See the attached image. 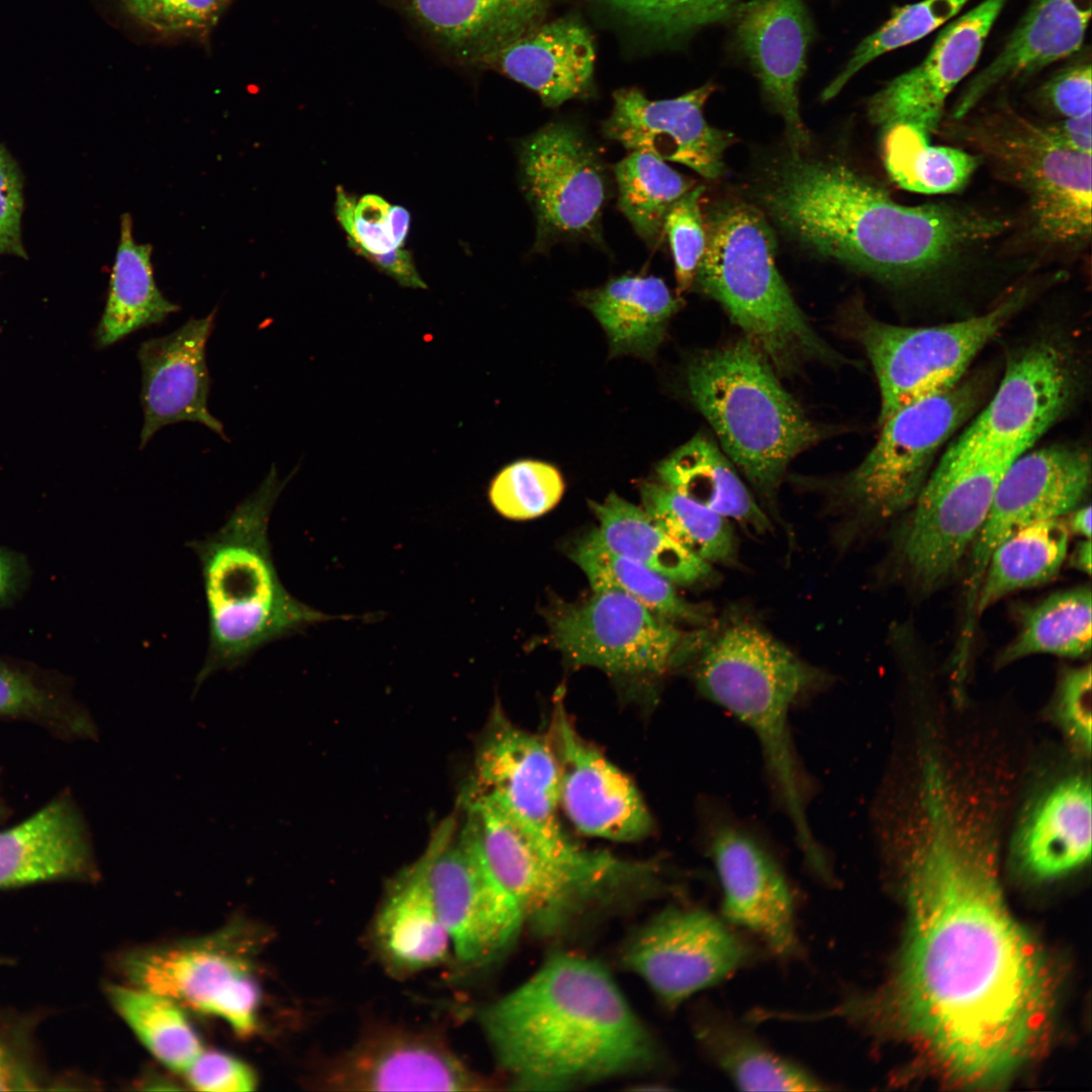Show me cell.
<instances>
[{"label":"cell","mask_w":1092,"mask_h":1092,"mask_svg":"<svg viewBox=\"0 0 1092 1092\" xmlns=\"http://www.w3.org/2000/svg\"><path fill=\"white\" fill-rule=\"evenodd\" d=\"M907 878L909 928L883 993L850 997L826 1018L896 1026L949 1078L990 1086L1035 1052L1052 1016L1050 965L1005 904L991 842L951 798H922Z\"/></svg>","instance_id":"obj_1"},{"label":"cell","mask_w":1092,"mask_h":1092,"mask_svg":"<svg viewBox=\"0 0 1092 1092\" xmlns=\"http://www.w3.org/2000/svg\"><path fill=\"white\" fill-rule=\"evenodd\" d=\"M791 148L765 168L757 197L803 247L882 282L930 279L987 250L1011 218L953 203L909 206L847 162Z\"/></svg>","instance_id":"obj_2"},{"label":"cell","mask_w":1092,"mask_h":1092,"mask_svg":"<svg viewBox=\"0 0 1092 1092\" xmlns=\"http://www.w3.org/2000/svg\"><path fill=\"white\" fill-rule=\"evenodd\" d=\"M478 1020L516 1088L557 1090L646 1069L655 1043L609 973L576 956L550 958Z\"/></svg>","instance_id":"obj_3"},{"label":"cell","mask_w":1092,"mask_h":1092,"mask_svg":"<svg viewBox=\"0 0 1092 1092\" xmlns=\"http://www.w3.org/2000/svg\"><path fill=\"white\" fill-rule=\"evenodd\" d=\"M295 472L281 480L273 464L216 531L186 544L199 561L208 626L195 691L213 673L242 666L266 645L333 619L289 594L273 560L271 513Z\"/></svg>","instance_id":"obj_4"},{"label":"cell","mask_w":1092,"mask_h":1092,"mask_svg":"<svg viewBox=\"0 0 1092 1092\" xmlns=\"http://www.w3.org/2000/svg\"><path fill=\"white\" fill-rule=\"evenodd\" d=\"M460 827L485 868L513 898L524 925L541 935L566 930L598 906L662 888L656 861L581 846L546 849L482 800L461 797Z\"/></svg>","instance_id":"obj_5"},{"label":"cell","mask_w":1092,"mask_h":1092,"mask_svg":"<svg viewBox=\"0 0 1092 1092\" xmlns=\"http://www.w3.org/2000/svg\"><path fill=\"white\" fill-rule=\"evenodd\" d=\"M690 395L774 517L790 463L825 433L783 387L778 373L746 337L691 359Z\"/></svg>","instance_id":"obj_6"},{"label":"cell","mask_w":1092,"mask_h":1092,"mask_svg":"<svg viewBox=\"0 0 1092 1092\" xmlns=\"http://www.w3.org/2000/svg\"><path fill=\"white\" fill-rule=\"evenodd\" d=\"M707 244L695 284L718 301L778 375L843 357L809 324L776 265V239L755 205L729 200L705 219Z\"/></svg>","instance_id":"obj_7"},{"label":"cell","mask_w":1092,"mask_h":1092,"mask_svg":"<svg viewBox=\"0 0 1092 1092\" xmlns=\"http://www.w3.org/2000/svg\"><path fill=\"white\" fill-rule=\"evenodd\" d=\"M938 130L1022 194L1025 233L1036 247L1069 255L1089 246L1091 155L1061 146L1041 122L1013 112L966 115Z\"/></svg>","instance_id":"obj_8"},{"label":"cell","mask_w":1092,"mask_h":1092,"mask_svg":"<svg viewBox=\"0 0 1092 1092\" xmlns=\"http://www.w3.org/2000/svg\"><path fill=\"white\" fill-rule=\"evenodd\" d=\"M687 662L703 697L721 706L762 739L789 729L793 707L829 682L762 625L739 614L695 630Z\"/></svg>","instance_id":"obj_9"},{"label":"cell","mask_w":1092,"mask_h":1092,"mask_svg":"<svg viewBox=\"0 0 1092 1092\" xmlns=\"http://www.w3.org/2000/svg\"><path fill=\"white\" fill-rule=\"evenodd\" d=\"M982 387L978 379L961 380L880 423L881 434L866 458L830 485L831 507L842 517L840 537L847 541L912 507L936 453L978 406Z\"/></svg>","instance_id":"obj_10"},{"label":"cell","mask_w":1092,"mask_h":1092,"mask_svg":"<svg viewBox=\"0 0 1092 1092\" xmlns=\"http://www.w3.org/2000/svg\"><path fill=\"white\" fill-rule=\"evenodd\" d=\"M1030 293L1029 286H1019L982 314L934 326H898L862 316L856 334L878 380L880 423L897 410L960 382L973 359L1021 309Z\"/></svg>","instance_id":"obj_11"},{"label":"cell","mask_w":1092,"mask_h":1092,"mask_svg":"<svg viewBox=\"0 0 1092 1092\" xmlns=\"http://www.w3.org/2000/svg\"><path fill=\"white\" fill-rule=\"evenodd\" d=\"M547 622L553 645L569 663L636 682L686 663L695 636L617 592H595L575 604L557 602Z\"/></svg>","instance_id":"obj_12"},{"label":"cell","mask_w":1092,"mask_h":1092,"mask_svg":"<svg viewBox=\"0 0 1092 1092\" xmlns=\"http://www.w3.org/2000/svg\"><path fill=\"white\" fill-rule=\"evenodd\" d=\"M518 158L521 189L536 219L535 252L562 241L603 245L608 174L583 131L565 121L547 123L521 142Z\"/></svg>","instance_id":"obj_13"},{"label":"cell","mask_w":1092,"mask_h":1092,"mask_svg":"<svg viewBox=\"0 0 1092 1092\" xmlns=\"http://www.w3.org/2000/svg\"><path fill=\"white\" fill-rule=\"evenodd\" d=\"M242 937L233 930L136 950L122 959L121 969L134 986L218 1017L248 1036L257 1028L262 995Z\"/></svg>","instance_id":"obj_14"},{"label":"cell","mask_w":1092,"mask_h":1092,"mask_svg":"<svg viewBox=\"0 0 1092 1092\" xmlns=\"http://www.w3.org/2000/svg\"><path fill=\"white\" fill-rule=\"evenodd\" d=\"M461 796L492 805L545 848L568 851L580 844L559 818L558 767L546 735L518 727L499 708L478 740Z\"/></svg>","instance_id":"obj_15"},{"label":"cell","mask_w":1092,"mask_h":1092,"mask_svg":"<svg viewBox=\"0 0 1092 1092\" xmlns=\"http://www.w3.org/2000/svg\"><path fill=\"white\" fill-rule=\"evenodd\" d=\"M436 908L456 958L479 967L517 939L523 917L463 835L459 817L438 825L426 849Z\"/></svg>","instance_id":"obj_16"},{"label":"cell","mask_w":1092,"mask_h":1092,"mask_svg":"<svg viewBox=\"0 0 1092 1092\" xmlns=\"http://www.w3.org/2000/svg\"><path fill=\"white\" fill-rule=\"evenodd\" d=\"M1074 388L1068 355L1035 343L1010 360L994 395L947 450L1013 461L1058 421Z\"/></svg>","instance_id":"obj_17"},{"label":"cell","mask_w":1092,"mask_h":1092,"mask_svg":"<svg viewBox=\"0 0 1092 1092\" xmlns=\"http://www.w3.org/2000/svg\"><path fill=\"white\" fill-rule=\"evenodd\" d=\"M1090 483L1091 458L1083 448L1050 446L1027 450L1009 464L970 547L964 633L973 631L978 589L994 549L1023 527L1065 517L1081 506Z\"/></svg>","instance_id":"obj_18"},{"label":"cell","mask_w":1092,"mask_h":1092,"mask_svg":"<svg viewBox=\"0 0 1092 1092\" xmlns=\"http://www.w3.org/2000/svg\"><path fill=\"white\" fill-rule=\"evenodd\" d=\"M750 948L722 921L700 909L669 908L631 939L626 965L670 1005L741 968Z\"/></svg>","instance_id":"obj_19"},{"label":"cell","mask_w":1092,"mask_h":1092,"mask_svg":"<svg viewBox=\"0 0 1092 1092\" xmlns=\"http://www.w3.org/2000/svg\"><path fill=\"white\" fill-rule=\"evenodd\" d=\"M314 1083L329 1091H476L486 1082L437 1034L369 1027L349 1050L325 1060Z\"/></svg>","instance_id":"obj_20"},{"label":"cell","mask_w":1092,"mask_h":1092,"mask_svg":"<svg viewBox=\"0 0 1092 1092\" xmlns=\"http://www.w3.org/2000/svg\"><path fill=\"white\" fill-rule=\"evenodd\" d=\"M546 737L557 762L560 808L580 833L631 842L652 832V817L636 786L580 735L560 697Z\"/></svg>","instance_id":"obj_21"},{"label":"cell","mask_w":1092,"mask_h":1092,"mask_svg":"<svg viewBox=\"0 0 1092 1092\" xmlns=\"http://www.w3.org/2000/svg\"><path fill=\"white\" fill-rule=\"evenodd\" d=\"M714 91L715 86L707 83L675 98L650 100L637 88L619 89L613 94V109L602 132L630 152H647L717 179L735 136L711 126L704 116V106Z\"/></svg>","instance_id":"obj_22"},{"label":"cell","mask_w":1092,"mask_h":1092,"mask_svg":"<svg viewBox=\"0 0 1092 1092\" xmlns=\"http://www.w3.org/2000/svg\"><path fill=\"white\" fill-rule=\"evenodd\" d=\"M1006 1L985 0L945 26L919 65L871 97L870 121L881 129L910 124L928 136L938 131L946 98L976 66Z\"/></svg>","instance_id":"obj_23"},{"label":"cell","mask_w":1092,"mask_h":1092,"mask_svg":"<svg viewBox=\"0 0 1092 1092\" xmlns=\"http://www.w3.org/2000/svg\"><path fill=\"white\" fill-rule=\"evenodd\" d=\"M708 851L721 884L726 919L758 936L776 954H795L799 943L793 896L769 851L729 823L712 828Z\"/></svg>","instance_id":"obj_24"},{"label":"cell","mask_w":1092,"mask_h":1092,"mask_svg":"<svg viewBox=\"0 0 1092 1092\" xmlns=\"http://www.w3.org/2000/svg\"><path fill=\"white\" fill-rule=\"evenodd\" d=\"M215 312L216 308L204 317H191L173 333L140 345L144 410L140 448L161 428L184 421L200 423L226 439L222 424L207 407L210 379L205 349Z\"/></svg>","instance_id":"obj_25"},{"label":"cell","mask_w":1092,"mask_h":1092,"mask_svg":"<svg viewBox=\"0 0 1092 1092\" xmlns=\"http://www.w3.org/2000/svg\"><path fill=\"white\" fill-rule=\"evenodd\" d=\"M736 37L770 105L782 116L791 148L809 134L800 116L798 88L811 38L802 0H746L737 10Z\"/></svg>","instance_id":"obj_26"},{"label":"cell","mask_w":1092,"mask_h":1092,"mask_svg":"<svg viewBox=\"0 0 1092 1092\" xmlns=\"http://www.w3.org/2000/svg\"><path fill=\"white\" fill-rule=\"evenodd\" d=\"M98 877L88 825L68 794L0 831V891L50 883H90Z\"/></svg>","instance_id":"obj_27"},{"label":"cell","mask_w":1092,"mask_h":1092,"mask_svg":"<svg viewBox=\"0 0 1092 1092\" xmlns=\"http://www.w3.org/2000/svg\"><path fill=\"white\" fill-rule=\"evenodd\" d=\"M370 938L381 965L396 978L448 960L451 944L436 908L425 852L389 882Z\"/></svg>","instance_id":"obj_28"},{"label":"cell","mask_w":1092,"mask_h":1092,"mask_svg":"<svg viewBox=\"0 0 1092 1092\" xmlns=\"http://www.w3.org/2000/svg\"><path fill=\"white\" fill-rule=\"evenodd\" d=\"M1092 0H1034L998 56L965 86L951 118L969 114L995 87L1025 78L1077 52Z\"/></svg>","instance_id":"obj_29"},{"label":"cell","mask_w":1092,"mask_h":1092,"mask_svg":"<svg viewBox=\"0 0 1092 1092\" xmlns=\"http://www.w3.org/2000/svg\"><path fill=\"white\" fill-rule=\"evenodd\" d=\"M485 59L556 107L590 89L596 52L586 27L563 18L532 27Z\"/></svg>","instance_id":"obj_30"},{"label":"cell","mask_w":1092,"mask_h":1092,"mask_svg":"<svg viewBox=\"0 0 1092 1092\" xmlns=\"http://www.w3.org/2000/svg\"><path fill=\"white\" fill-rule=\"evenodd\" d=\"M1014 854L1031 876L1066 875L1091 855V782L1074 775L1046 789L1026 810L1013 839Z\"/></svg>","instance_id":"obj_31"},{"label":"cell","mask_w":1092,"mask_h":1092,"mask_svg":"<svg viewBox=\"0 0 1092 1092\" xmlns=\"http://www.w3.org/2000/svg\"><path fill=\"white\" fill-rule=\"evenodd\" d=\"M383 1L451 57L484 59L534 27L547 0Z\"/></svg>","instance_id":"obj_32"},{"label":"cell","mask_w":1092,"mask_h":1092,"mask_svg":"<svg viewBox=\"0 0 1092 1092\" xmlns=\"http://www.w3.org/2000/svg\"><path fill=\"white\" fill-rule=\"evenodd\" d=\"M603 327L614 356L652 358L681 299L655 276L622 275L578 293Z\"/></svg>","instance_id":"obj_33"},{"label":"cell","mask_w":1092,"mask_h":1092,"mask_svg":"<svg viewBox=\"0 0 1092 1092\" xmlns=\"http://www.w3.org/2000/svg\"><path fill=\"white\" fill-rule=\"evenodd\" d=\"M660 482L736 522L754 534L771 530L767 514L714 440L700 434L677 448L657 467Z\"/></svg>","instance_id":"obj_34"},{"label":"cell","mask_w":1092,"mask_h":1092,"mask_svg":"<svg viewBox=\"0 0 1092 1092\" xmlns=\"http://www.w3.org/2000/svg\"><path fill=\"white\" fill-rule=\"evenodd\" d=\"M602 542L614 552L635 560L672 583L691 585L713 580V565L697 557L668 536L641 509L617 493L590 503Z\"/></svg>","instance_id":"obj_35"},{"label":"cell","mask_w":1092,"mask_h":1092,"mask_svg":"<svg viewBox=\"0 0 1092 1092\" xmlns=\"http://www.w3.org/2000/svg\"><path fill=\"white\" fill-rule=\"evenodd\" d=\"M152 253L150 244L134 240L130 213L122 214L108 296L96 331L99 347H108L142 328L160 324L179 310V305L168 300L156 284Z\"/></svg>","instance_id":"obj_36"},{"label":"cell","mask_w":1092,"mask_h":1092,"mask_svg":"<svg viewBox=\"0 0 1092 1092\" xmlns=\"http://www.w3.org/2000/svg\"><path fill=\"white\" fill-rule=\"evenodd\" d=\"M570 558L582 569L594 592L624 594L672 624L702 627L712 620L707 607L685 600L670 580L611 550L596 529L574 543Z\"/></svg>","instance_id":"obj_37"},{"label":"cell","mask_w":1092,"mask_h":1092,"mask_svg":"<svg viewBox=\"0 0 1092 1092\" xmlns=\"http://www.w3.org/2000/svg\"><path fill=\"white\" fill-rule=\"evenodd\" d=\"M696 1031L708 1056L742 1090L826 1089L806 1070L771 1052L716 1011L703 1012Z\"/></svg>","instance_id":"obj_38"},{"label":"cell","mask_w":1092,"mask_h":1092,"mask_svg":"<svg viewBox=\"0 0 1092 1092\" xmlns=\"http://www.w3.org/2000/svg\"><path fill=\"white\" fill-rule=\"evenodd\" d=\"M1070 532L1062 518L1023 527L992 552L982 577L974 616L1007 595L1052 579L1066 560Z\"/></svg>","instance_id":"obj_39"},{"label":"cell","mask_w":1092,"mask_h":1092,"mask_svg":"<svg viewBox=\"0 0 1092 1092\" xmlns=\"http://www.w3.org/2000/svg\"><path fill=\"white\" fill-rule=\"evenodd\" d=\"M882 152L892 180L905 190L921 194L962 190L981 162L963 148L929 144L927 134L906 123L883 128Z\"/></svg>","instance_id":"obj_40"},{"label":"cell","mask_w":1092,"mask_h":1092,"mask_svg":"<svg viewBox=\"0 0 1092 1092\" xmlns=\"http://www.w3.org/2000/svg\"><path fill=\"white\" fill-rule=\"evenodd\" d=\"M1090 586L1058 592L1025 610L1016 636L999 653L1005 665L1033 654L1071 658L1091 650Z\"/></svg>","instance_id":"obj_41"},{"label":"cell","mask_w":1092,"mask_h":1092,"mask_svg":"<svg viewBox=\"0 0 1092 1092\" xmlns=\"http://www.w3.org/2000/svg\"><path fill=\"white\" fill-rule=\"evenodd\" d=\"M114 1010L146 1049L167 1068L184 1073L203 1051L183 1007L142 987L106 988Z\"/></svg>","instance_id":"obj_42"},{"label":"cell","mask_w":1092,"mask_h":1092,"mask_svg":"<svg viewBox=\"0 0 1092 1092\" xmlns=\"http://www.w3.org/2000/svg\"><path fill=\"white\" fill-rule=\"evenodd\" d=\"M0 718L28 720L59 735L94 739L90 714L42 672L0 657Z\"/></svg>","instance_id":"obj_43"},{"label":"cell","mask_w":1092,"mask_h":1092,"mask_svg":"<svg viewBox=\"0 0 1092 1092\" xmlns=\"http://www.w3.org/2000/svg\"><path fill=\"white\" fill-rule=\"evenodd\" d=\"M614 174L619 209L648 246L655 245L663 234L667 212L694 187L693 182L643 151H631L614 166Z\"/></svg>","instance_id":"obj_44"},{"label":"cell","mask_w":1092,"mask_h":1092,"mask_svg":"<svg viewBox=\"0 0 1092 1092\" xmlns=\"http://www.w3.org/2000/svg\"><path fill=\"white\" fill-rule=\"evenodd\" d=\"M640 492L646 513L684 548L712 565L735 561L731 521L661 482H645Z\"/></svg>","instance_id":"obj_45"},{"label":"cell","mask_w":1092,"mask_h":1092,"mask_svg":"<svg viewBox=\"0 0 1092 1092\" xmlns=\"http://www.w3.org/2000/svg\"><path fill=\"white\" fill-rule=\"evenodd\" d=\"M969 0H922L897 8L891 18L867 36L821 97H835L845 84L878 57L919 40L954 16Z\"/></svg>","instance_id":"obj_46"},{"label":"cell","mask_w":1092,"mask_h":1092,"mask_svg":"<svg viewBox=\"0 0 1092 1092\" xmlns=\"http://www.w3.org/2000/svg\"><path fill=\"white\" fill-rule=\"evenodd\" d=\"M40 1019L0 1005V1091L65 1090L73 1083L48 1068L36 1036Z\"/></svg>","instance_id":"obj_47"},{"label":"cell","mask_w":1092,"mask_h":1092,"mask_svg":"<svg viewBox=\"0 0 1092 1092\" xmlns=\"http://www.w3.org/2000/svg\"><path fill=\"white\" fill-rule=\"evenodd\" d=\"M563 491V478L554 466L537 460H520L504 467L494 476L488 496L502 516L527 520L553 509Z\"/></svg>","instance_id":"obj_48"},{"label":"cell","mask_w":1092,"mask_h":1092,"mask_svg":"<svg viewBox=\"0 0 1092 1092\" xmlns=\"http://www.w3.org/2000/svg\"><path fill=\"white\" fill-rule=\"evenodd\" d=\"M667 35L691 32L735 16L746 0H606Z\"/></svg>","instance_id":"obj_49"},{"label":"cell","mask_w":1092,"mask_h":1092,"mask_svg":"<svg viewBox=\"0 0 1092 1092\" xmlns=\"http://www.w3.org/2000/svg\"><path fill=\"white\" fill-rule=\"evenodd\" d=\"M703 185L694 186L677 199L666 214L663 234L668 238L674 262L677 294L690 290L707 244L701 202Z\"/></svg>","instance_id":"obj_50"},{"label":"cell","mask_w":1092,"mask_h":1092,"mask_svg":"<svg viewBox=\"0 0 1092 1092\" xmlns=\"http://www.w3.org/2000/svg\"><path fill=\"white\" fill-rule=\"evenodd\" d=\"M139 22L161 33L209 30L232 0H120Z\"/></svg>","instance_id":"obj_51"},{"label":"cell","mask_w":1092,"mask_h":1092,"mask_svg":"<svg viewBox=\"0 0 1092 1092\" xmlns=\"http://www.w3.org/2000/svg\"><path fill=\"white\" fill-rule=\"evenodd\" d=\"M390 206L379 195L366 194L357 201L342 186L337 187L336 216L355 253L382 254L397 248L388 228Z\"/></svg>","instance_id":"obj_52"},{"label":"cell","mask_w":1092,"mask_h":1092,"mask_svg":"<svg viewBox=\"0 0 1092 1092\" xmlns=\"http://www.w3.org/2000/svg\"><path fill=\"white\" fill-rule=\"evenodd\" d=\"M1054 713L1060 728L1076 749L1091 751V666L1066 669L1058 682Z\"/></svg>","instance_id":"obj_53"},{"label":"cell","mask_w":1092,"mask_h":1092,"mask_svg":"<svg viewBox=\"0 0 1092 1092\" xmlns=\"http://www.w3.org/2000/svg\"><path fill=\"white\" fill-rule=\"evenodd\" d=\"M184 1073L187 1082L201 1091H250L257 1084L246 1063L218 1051H202Z\"/></svg>","instance_id":"obj_54"},{"label":"cell","mask_w":1092,"mask_h":1092,"mask_svg":"<svg viewBox=\"0 0 1092 1092\" xmlns=\"http://www.w3.org/2000/svg\"><path fill=\"white\" fill-rule=\"evenodd\" d=\"M23 210L22 181L19 170L0 146V254L24 257L21 239Z\"/></svg>","instance_id":"obj_55"},{"label":"cell","mask_w":1092,"mask_h":1092,"mask_svg":"<svg viewBox=\"0 0 1092 1092\" xmlns=\"http://www.w3.org/2000/svg\"><path fill=\"white\" fill-rule=\"evenodd\" d=\"M1091 75L1090 63L1072 65L1044 84L1041 98L1061 118L1090 114Z\"/></svg>","instance_id":"obj_56"},{"label":"cell","mask_w":1092,"mask_h":1092,"mask_svg":"<svg viewBox=\"0 0 1092 1092\" xmlns=\"http://www.w3.org/2000/svg\"><path fill=\"white\" fill-rule=\"evenodd\" d=\"M356 254L364 257L380 272L395 280L402 287L428 288L416 268L412 254L406 250L396 248L382 254H370L363 251Z\"/></svg>","instance_id":"obj_57"},{"label":"cell","mask_w":1092,"mask_h":1092,"mask_svg":"<svg viewBox=\"0 0 1092 1092\" xmlns=\"http://www.w3.org/2000/svg\"><path fill=\"white\" fill-rule=\"evenodd\" d=\"M1091 113L1078 117H1064L1042 123L1050 135L1061 146L1082 154H1092Z\"/></svg>","instance_id":"obj_58"},{"label":"cell","mask_w":1092,"mask_h":1092,"mask_svg":"<svg viewBox=\"0 0 1092 1092\" xmlns=\"http://www.w3.org/2000/svg\"><path fill=\"white\" fill-rule=\"evenodd\" d=\"M26 578L23 558L0 547V605L14 599L22 590Z\"/></svg>","instance_id":"obj_59"},{"label":"cell","mask_w":1092,"mask_h":1092,"mask_svg":"<svg viewBox=\"0 0 1092 1092\" xmlns=\"http://www.w3.org/2000/svg\"><path fill=\"white\" fill-rule=\"evenodd\" d=\"M411 214L402 206H390L388 211V228L390 236L397 248H400L410 230Z\"/></svg>","instance_id":"obj_60"},{"label":"cell","mask_w":1092,"mask_h":1092,"mask_svg":"<svg viewBox=\"0 0 1092 1092\" xmlns=\"http://www.w3.org/2000/svg\"><path fill=\"white\" fill-rule=\"evenodd\" d=\"M1065 517L1067 528L1070 534H1075L1083 539H1090L1091 537V507L1079 506Z\"/></svg>","instance_id":"obj_61"},{"label":"cell","mask_w":1092,"mask_h":1092,"mask_svg":"<svg viewBox=\"0 0 1092 1092\" xmlns=\"http://www.w3.org/2000/svg\"><path fill=\"white\" fill-rule=\"evenodd\" d=\"M1071 564L1077 569L1090 574L1091 572V542L1090 539L1081 541L1071 555Z\"/></svg>","instance_id":"obj_62"},{"label":"cell","mask_w":1092,"mask_h":1092,"mask_svg":"<svg viewBox=\"0 0 1092 1092\" xmlns=\"http://www.w3.org/2000/svg\"><path fill=\"white\" fill-rule=\"evenodd\" d=\"M13 964V960L6 956H0V969Z\"/></svg>","instance_id":"obj_63"}]
</instances>
